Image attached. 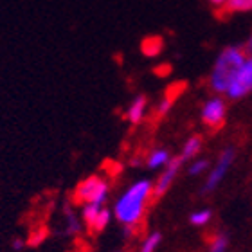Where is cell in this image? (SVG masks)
<instances>
[{
	"label": "cell",
	"instance_id": "cell-1",
	"mask_svg": "<svg viewBox=\"0 0 252 252\" xmlns=\"http://www.w3.org/2000/svg\"><path fill=\"white\" fill-rule=\"evenodd\" d=\"M152 194H153V184L150 180L142 179L133 182L117 198L116 205H114V215H116V218L121 221L123 225H130V227L137 225L141 221L144 211H146V204Z\"/></svg>",
	"mask_w": 252,
	"mask_h": 252
},
{
	"label": "cell",
	"instance_id": "cell-2",
	"mask_svg": "<svg viewBox=\"0 0 252 252\" xmlns=\"http://www.w3.org/2000/svg\"><path fill=\"white\" fill-rule=\"evenodd\" d=\"M249 54L245 53L243 47H236V45H229L218 54L213 70L209 74V85L211 90L216 94H227V90L231 89L232 81L236 79L240 68L243 67V63L247 60Z\"/></svg>",
	"mask_w": 252,
	"mask_h": 252
},
{
	"label": "cell",
	"instance_id": "cell-3",
	"mask_svg": "<svg viewBox=\"0 0 252 252\" xmlns=\"http://www.w3.org/2000/svg\"><path fill=\"white\" fill-rule=\"evenodd\" d=\"M74 198H76V202H81V204L103 205L106 202V198H108V182L105 179L97 177V175L87 177L78 184Z\"/></svg>",
	"mask_w": 252,
	"mask_h": 252
},
{
	"label": "cell",
	"instance_id": "cell-4",
	"mask_svg": "<svg viewBox=\"0 0 252 252\" xmlns=\"http://www.w3.org/2000/svg\"><path fill=\"white\" fill-rule=\"evenodd\" d=\"M234 158H236V150L231 146L225 148V150L218 155V160H216V164L213 166L209 175H207V180H205L202 193H211V191H215V189L221 184V180L225 179L227 171L231 169Z\"/></svg>",
	"mask_w": 252,
	"mask_h": 252
},
{
	"label": "cell",
	"instance_id": "cell-5",
	"mask_svg": "<svg viewBox=\"0 0 252 252\" xmlns=\"http://www.w3.org/2000/svg\"><path fill=\"white\" fill-rule=\"evenodd\" d=\"M249 92H252V56H247L236 79L232 81L231 89L227 90V95L231 99H242Z\"/></svg>",
	"mask_w": 252,
	"mask_h": 252
},
{
	"label": "cell",
	"instance_id": "cell-6",
	"mask_svg": "<svg viewBox=\"0 0 252 252\" xmlns=\"http://www.w3.org/2000/svg\"><path fill=\"white\" fill-rule=\"evenodd\" d=\"M225 101L221 99L220 95H215V97L205 101L202 106V121L209 128H220L225 121Z\"/></svg>",
	"mask_w": 252,
	"mask_h": 252
},
{
	"label": "cell",
	"instance_id": "cell-7",
	"mask_svg": "<svg viewBox=\"0 0 252 252\" xmlns=\"http://www.w3.org/2000/svg\"><path fill=\"white\" fill-rule=\"evenodd\" d=\"M182 164H184V160L180 157H173L169 160V164L164 168L162 175L158 177L157 184L153 186V196L158 198V196H162V194L171 188V184H173L175 179H177V175H179L180 168H182Z\"/></svg>",
	"mask_w": 252,
	"mask_h": 252
},
{
	"label": "cell",
	"instance_id": "cell-8",
	"mask_svg": "<svg viewBox=\"0 0 252 252\" xmlns=\"http://www.w3.org/2000/svg\"><path fill=\"white\" fill-rule=\"evenodd\" d=\"M146 106H148L146 97L144 95H137L135 99L130 103V106L126 108V119L131 125H139L144 119V116H146Z\"/></svg>",
	"mask_w": 252,
	"mask_h": 252
},
{
	"label": "cell",
	"instance_id": "cell-9",
	"mask_svg": "<svg viewBox=\"0 0 252 252\" xmlns=\"http://www.w3.org/2000/svg\"><path fill=\"white\" fill-rule=\"evenodd\" d=\"M171 155H169L168 150H164V148H158V150H153L146 158V166L150 169H158V168H166L171 160Z\"/></svg>",
	"mask_w": 252,
	"mask_h": 252
},
{
	"label": "cell",
	"instance_id": "cell-10",
	"mask_svg": "<svg viewBox=\"0 0 252 252\" xmlns=\"http://www.w3.org/2000/svg\"><path fill=\"white\" fill-rule=\"evenodd\" d=\"M164 49V42L160 36H148L142 40L141 43V51L144 56H148V58H155V56H158V54L162 53Z\"/></svg>",
	"mask_w": 252,
	"mask_h": 252
},
{
	"label": "cell",
	"instance_id": "cell-11",
	"mask_svg": "<svg viewBox=\"0 0 252 252\" xmlns=\"http://www.w3.org/2000/svg\"><path fill=\"white\" fill-rule=\"evenodd\" d=\"M200 150H202V137H198V135L189 137L188 141L184 142V146H182L180 158H182L184 162H188V160H191L193 157H196V155H198Z\"/></svg>",
	"mask_w": 252,
	"mask_h": 252
},
{
	"label": "cell",
	"instance_id": "cell-12",
	"mask_svg": "<svg viewBox=\"0 0 252 252\" xmlns=\"http://www.w3.org/2000/svg\"><path fill=\"white\" fill-rule=\"evenodd\" d=\"M221 11L223 13H249L252 11V0H227Z\"/></svg>",
	"mask_w": 252,
	"mask_h": 252
},
{
	"label": "cell",
	"instance_id": "cell-13",
	"mask_svg": "<svg viewBox=\"0 0 252 252\" xmlns=\"http://www.w3.org/2000/svg\"><path fill=\"white\" fill-rule=\"evenodd\" d=\"M101 209H103V205H97V204H85L83 209H81V216H83L85 223L92 229V225H94L95 218L99 216Z\"/></svg>",
	"mask_w": 252,
	"mask_h": 252
},
{
	"label": "cell",
	"instance_id": "cell-14",
	"mask_svg": "<svg viewBox=\"0 0 252 252\" xmlns=\"http://www.w3.org/2000/svg\"><path fill=\"white\" fill-rule=\"evenodd\" d=\"M110 218H112V213L108 209H101V213H99V216L95 218V221H94V225H92V231L94 232H101V231H105L106 229V225L110 223Z\"/></svg>",
	"mask_w": 252,
	"mask_h": 252
},
{
	"label": "cell",
	"instance_id": "cell-15",
	"mask_svg": "<svg viewBox=\"0 0 252 252\" xmlns=\"http://www.w3.org/2000/svg\"><path fill=\"white\" fill-rule=\"evenodd\" d=\"M160 240H162V236H160V232H152L150 236L142 242L141 245V251L139 252H155L158 247V243H160Z\"/></svg>",
	"mask_w": 252,
	"mask_h": 252
},
{
	"label": "cell",
	"instance_id": "cell-16",
	"mask_svg": "<svg viewBox=\"0 0 252 252\" xmlns=\"http://www.w3.org/2000/svg\"><path fill=\"white\" fill-rule=\"evenodd\" d=\"M211 216H213V213H211L209 209H200V211H194L193 215L189 216V221L193 223V225H205V223H209Z\"/></svg>",
	"mask_w": 252,
	"mask_h": 252
},
{
	"label": "cell",
	"instance_id": "cell-17",
	"mask_svg": "<svg viewBox=\"0 0 252 252\" xmlns=\"http://www.w3.org/2000/svg\"><path fill=\"white\" fill-rule=\"evenodd\" d=\"M65 216H67V232L68 234H78V232H81V223H79L76 215H74L68 207H65Z\"/></svg>",
	"mask_w": 252,
	"mask_h": 252
},
{
	"label": "cell",
	"instance_id": "cell-18",
	"mask_svg": "<svg viewBox=\"0 0 252 252\" xmlns=\"http://www.w3.org/2000/svg\"><path fill=\"white\" fill-rule=\"evenodd\" d=\"M173 103H175V95H171V94L164 95V99L160 101L158 106H157V116L164 117L166 114H169V110L173 108Z\"/></svg>",
	"mask_w": 252,
	"mask_h": 252
},
{
	"label": "cell",
	"instance_id": "cell-19",
	"mask_svg": "<svg viewBox=\"0 0 252 252\" xmlns=\"http://www.w3.org/2000/svg\"><path fill=\"white\" fill-rule=\"evenodd\" d=\"M45 238H47V229H45V227H40V229H36V231L29 236V240H27V245H31V247H38V245H40Z\"/></svg>",
	"mask_w": 252,
	"mask_h": 252
},
{
	"label": "cell",
	"instance_id": "cell-20",
	"mask_svg": "<svg viewBox=\"0 0 252 252\" xmlns=\"http://www.w3.org/2000/svg\"><path fill=\"white\" fill-rule=\"evenodd\" d=\"M207 169H209V160L196 158V160H193L191 166H189V175H200V173H204V171H207Z\"/></svg>",
	"mask_w": 252,
	"mask_h": 252
},
{
	"label": "cell",
	"instance_id": "cell-21",
	"mask_svg": "<svg viewBox=\"0 0 252 252\" xmlns=\"http://www.w3.org/2000/svg\"><path fill=\"white\" fill-rule=\"evenodd\" d=\"M227 245H229V240H227L225 234H218V236L213 240V243H211L209 252H225Z\"/></svg>",
	"mask_w": 252,
	"mask_h": 252
},
{
	"label": "cell",
	"instance_id": "cell-22",
	"mask_svg": "<svg viewBox=\"0 0 252 252\" xmlns=\"http://www.w3.org/2000/svg\"><path fill=\"white\" fill-rule=\"evenodd\" d=\"M26 245H27L26 240H22V238H15V240L11 242V247H13V251H16V252L24 251V247H26Z\"/></svg>",
	"mask_w": 252,
	"mask_h": 252
},
{
	"label": "cell",
	"instance_id": "cell-23",
	"mask_svg": "<svg viewBox=\"0 0 252 252\" xmlns=\"http://www.w3.org/2000/svg\"><path fill=\"white\" fill-rule=\"evenodd\" d=\"M155 72H157L158 76H166V74H169V67H168V65H160Z\"/></svg>",
	"mask_w": 252,
	"mask_h": 252
},
{
	"label": "cell",
	"instance_id": "cell-24",
	"mask_svg": "<svg viewBox=\"0 0 252 252\" xmlns=\"http://www.w3.org/2000/svg\"><path fill=\"white\" fill-rule=\"evenodd\" d=\"M243 49H245V53H247L249 56H252V34L249 36L247 43H245V47H243Z\"/></svg>",
	"mask_w": 252,
	"mask_h": 252
},
{
	"label": "cell",
	"instance_id": "cell-25",
	"mask_svg": "<svg viewBox=\"0 0 252 252\" xmlns=\"http://www.w3.org/2000/svg\"><path fill=\"white\" fill-rule=\"evenodd\" d=\"M209 2H211L213 5H216V7H223L227 0H209Z\"/></svg>",
	"mask_w": 252,
	"mask_h": 252
},
{
	"label": "cell",
	"instance_id": "cell-26",
	"mask_svg": "<svg viewBox=\"0 0 252 252\" xmlns=\"http://www.w3.org/2000/svg\"><path fill=\"white\" fill-rule=\"evenodd\" d=\"M116 252H123V251H116Z\"/></svg>",
	"mask_w": 252,
	"mask_h": 252
}]
</instances>
